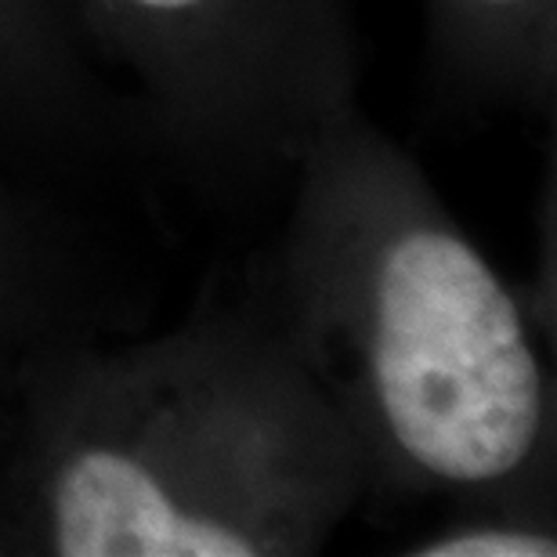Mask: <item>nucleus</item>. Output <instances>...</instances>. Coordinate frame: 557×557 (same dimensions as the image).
<instances>
[{
    "instance_id": "f257e3e1",
    "label": "nucleus",
    "mask_w": 557,
    "mask_h": 557,
    "mask_svg": "<svg viewBox=\"0 0 557 557\" xmlns=\"http://www.w3.org/2000/svg\"><path fill=\"white\" fill-rule=\"evenodd\" d=\"M4 398L0 554L308 557L370 496L359 442L261 289L152 341L44 348Z\"/></svg>"
},
{
    "instance_id": "f03ea898",
    "label": "nucleus",
    "mask_w": 557,
    "mask_h": 557,
    "mask_svg": "<svg viewBox=\"0 0 557 557\" xmlns=\"http://www.w3.org/2000/svg\"><path fill=\"white\" fill-rule=\"evenodd\" d=\"M261 297L359 442L370 493L554 518V381L529 311L362 109L289 177Z\"/></svg>"
},
{
    "instance_id": "7ed1b4c3",
    "label": "nucleus",
    "mask_w": 557,
    "mask_h": 557,
    "mask_svg": "<svg viewBox=\"0 0 557 557\" xmlns=\"http://www.w3.org/2000/svg\"><path fill=\"white\" fill-rule=\"evenodd\" d=\"M156 163L250 203L359 109L351 0H62Z\"/></svg>"
},
{
    "instance_id": "20e7f679",
    "label": "nucleus",
    "mask_w": 557,
    "mask_h": 557,
    "mask_svg": "<svg viewBox=\"0 0 557 557\" xmlns=\"http://www.w3.org/2000/svg\"><path fill=\"white\" fill-rule=\"evenodd\" d=\"M423 8L442 106L554 113L557 0H423Z\"/></svg>"
},
{
    "instance_id": "39448f33",
    "label": "nucleus",
    "mask_w": 557,
    "mask_h": 557,
    "mask_svg": "<svg viewBox=\"0 0 557 557\" xmlns=\"http://www.w3.org/2000/svg\"><path fill=\"white\" fill-rule=\"evenodd\" d=\"M8 166L22 160L0 145V398L29 355L95 341L109 326L54 210L18 188Z\"/></svg>"
},
{
    "instance_id": "423d86ee",
    "label": "nucleus",
    "mask_w": 557,
    "mask_h": 557,
    "mask_svg": "<svg viewBox=\"0 0 557 557\" xmlns=\"http://www.w3.org/2000/svg\"><path fill=\"white\" fill-rule=\"evenodd\" d=\"M403 554L417 557H554V518L507 510H456L442 529L413 540Z\"/></svg>"
}]
</instances>
